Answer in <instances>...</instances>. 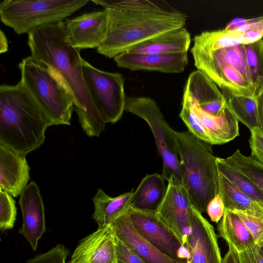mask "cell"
<instances>
[{"mask_svg": "<svg viewBox=\"0 0 263 263\" xmlns=\"http://www.w3.org/2000/svg\"><path fill=\"white\" fill-rule=\"evenodd\" d=\"M27 44L32 59L54 69L69 89L83 130L89 137H99L106 122L86 85L80 50L73 47L66 38L64 22L35 27L28 33Z\"/></svg>", "mask_w": 263, "mask_h": 263, "instance_id": "6da1fadb", "label": "cell"}, {"mask_svg": "<svg viewBox=\"0 0 263 263\" xmlns=\"http://www.w3.org/2000/svg\"><path fill=\"white\" fill-rule=\"evenodd\" d=\"M106 14L104 40L98 53L108 58L127 52L133 46L164 32L183 27L187 16L167 10L148 0H91Z\"/></svg>", "mask_w": 263, "mask_h": 263, "instance_id": "7a4b0ae2", "label": "cell"}, {"mask_svg": "<svg viewBox=\"0 0 263 263\" xmlns=\"http://www.w3.org/2000/svg\"><path fill=\"white\" fill-rule=\"evenodd\" d=\"M51 123L20 82L0 86V144L26 155L44 142Z\"/></svg>", "mask_w": 263, "mask_h": 263, "instance_id": "3957f363", "label": "cell"}, {"mask_svg": "<svg viewBox=\"0 0 263 263\" xmlns=\"http://www.w3.org/2000/svg\"><path fill=\"white\" fill-rule=\"evenodd\" d=\"M182 184L200 213L219 193L218 171L211 147L189 131L176 132Z\"/></svg>", "mask_w": 263, "mask_h": 263, "instance_id": "277c9868", "label": "cell"}, {"mask_svg": "<svg viewBox=\"0 0 263 263\" xmlns=\"http://www.w3.org/2000/svg\"><path fill=\"white\" fill-rule=\"evenodd\" d=\"M194 65L205 74L228 97H255L248 70L244 44L211 49L192 46Z\"/></svg>", "mask_w": 263, "mask_h": 263, "instance_id": "5b68a950", "label": "cell"}, {"mask_svg": "<svg viewBox=\"0 0 263 263\" xmlns=\"http://www.w3.org/2000/svg\"><path fill=\"white\" fill-rule=\"evenodd\" d=\"M20 81L40 106L51 125H70L73 97L57 72L35 62L31 56L18 64Z\"/></svg>", "mask_w": 263, "mask_h": 263, "instance_id": "8992f818", "label": "cell"}, {"mask_svg": "<svg viewBox=\"0 0 263 263\" xmlns=\"http://www.w3.org/2000/svg\"><path fill=\"white\" fill-rule=\"evenodd\" d=\"M89 0H4L0 3L1 22L21 35L36 27L62 21Z\"/></svg>", "mask_w": 263, "mask_h": 263, "instance_id": "52a82bcc", "label": "cell"}, {"mask_svg": "<svg viewBox=\"0 0 263 263\" xmlns=\"http://www.w3.org/2000/svg\"><path fill=\"white\" fill-rule=\"evenodd\" d=\"M125 110L143 119L150 127L158 152L162 159L161 175L164 179L182 184L177 132L168 125L155 101L146 97L126 96Z\"/></svg>", "mask_w": 263, "mask_h": 263, "instance_id": "ba28073f", "label": "cell"}, {"mask_svg": "<svg viewBox=\"0 0 263 263\" xmlns=\"http://www.w3.org/2000/svg\"><path fill=\"white\" fill-rule=\"evenodd\" d=\"M83 72L92 101L106 123H115L125 111L124 78L118 72L98 69L83 59Z\"/></svg>", "mask_w": 263, "mask_h": 263, "instance_id": "9c48e42d", "label": "cell"}, {"mask_svg": "<svg viewBox=\"0 0 263 263\" xmlns=\"http://www.w3.org/2000/svg\"><path fill=\"white\" fill-rule=\"evenodd\" d=\"M127 212L139 233L162 253L177 263L189 262L188 249L156 212L129 207Z\"/></svg>", "mask_w": 263, "mask_h": 263, "instance_id": "30bf717a", "label": "cell"}, {"mask_svg": "<svg viewBox=\"0 0 263 263\" xmlns=\"http://www.w3.org/2000/svg\"><path fill=\"white\" fill-rule=\"evenodd\" d=\"M192 205L183 185L170 180L165 195L156 211L157 215L176 234L185 246L191 231Z\"/></svg>", "mask_w": 263, "mask_h": 263, "instance_id": "8fae6325", "label": "cell"}, {"mask_svg": "<svg viewBox=\"0 0 263 263\" xmlns=\"http://www.w3.org/2000/svg\"><path fill=\"white\" fill-rule=\"evenodd\" d=\"M191 226L186 243L190 254L188 263H222L214 227L193 205Z\"/></svg>", "mask_w": 263, "mask_h": 263, "instance_id": "7c38bea8", "label": "cell"}, {"mask_svg": "<svg viewBox=\"0 0 263 263\" xmlns=\"http://www.w3.org/2000/svg\"><path fill=\"white\" fill-rule=\"evenodd\" d=\"M66 38L80 50L98 48L106 31V14L104 10L85 13L64 22Z\"/></svg>", "mask_w": 263, "mask_h": 263, "instance_id": "4fadbf2b", "label": "cell"}, {"mask_svg": "<svg viewBox=\"0 0 263 263\" xmlns=\"http://www.w3.org/2000/svg\"><path fill=\"white\" fill-rule=\"evenodd\" d=\"M68 263H116V235L110 224L82 239Z\"/></svg>", "mask_w": 263, "mask_h": 263, "instance_id": "5bb4252c", "label": "cell"}, {"mask_svg": "<svg viewBox=\"0 0 263 263\" xmlns=\"http://www.w3.org/2000/svg\"><path fill=\"white\" fill-rule=\"evenodd\" d=\"M23 224L18 233L35 251L39 240L46 231L45 208L40 190L35 181H31L23 190L19 199Z\"/></svg>", "mask_w": 263, "mask_h": 263, "instance_id": "9a60e30c", "label": "cell"}, {"mask_svg": "<svg viewBox=\"0 0 263 263\" xmlns=\"http://www.w3.org/2000/svg\"><path fill=\"white\" fill-rule=\"evenodd\" d=\"M114 59L117 66L120 68L167 73L183 72L189 62L187 53L132 54L125 52L117 55Z\"/></svg>", "mask_w": 263, "mask_h": 263, "instance_id": "2e32d148", "label": "cell"}, {"mask_svg": "<svg viewBox=\"0 0 263 263\" xmlns=\"http://www.w3.org/2000/svg\"><path fill=\"white\" fill-rule=\"evenodd\" d=\"M30 170L26 155L0 144V190L20 195L28 184Z\"/></svg>", "mask_w": 263, "mask_h": 263, "instance_id": "e0dca14e", "label": "cell"}, {"mask_svg": "<svg viewBox=\"0 0 263 263\" xmlns=\"http://www.w3.org/2000/svg\"><path fill=\"white\" fill-rule=\"evenodd\" d=\"M115 235L145 263H177L158 250L141 235L133 224L127 211L110 223Z\"/></svg>", "mask_w": 263, "mask_h": 263, "instance_id": "ac0fdd59", "label": "cell"}, {"mask_svg": "<svg viewBox=\"0 0 263 263\" xmlns=\"http://www.w3.org/2000/svg\"><path fill=\"white\" fill-rule=\"evenodd\" d=\"M191 39L184 27L173 29L133 46L127 52L132 54H175L187 53Z\"/></svg>", "mask_w": 263, "mask_h": 263, "instance_id": "d6986e66", "label": "cell"}, {"mask_svg": "<svg viewBox=\"0 0 263 263\" xmlns=\"http://www.w3.org/2000/svg\"><path fill=\"white\" fill-rule=\"evenodd\" d=\"M192 103L202 125L216 144L229 142L239 135L238 121L228 105L221 115L216 117L206 113L196 104Z\"/></svg>", "mask_w": 263, "mask_h": 263, "instance_id": "ffe728a7", "label": "cell"}, {"mask_svg": "<svg viewBox=\"0 0 263 263\" xmlns=\"http://www.w3.org/2000/svg\"><path fill=\"white\" fill-rule=\"evenodd\" d=\"M165 180L162 175H147L133 193L130 208L156 212L166 192Z\"/></svg>", "mask_w": 263, "mask_h": 263, "instance_id": "44dd1931", "label": "cell"}, {"mask_svg": "<svg viewBox=\"0 0 263 263\" xmlns=\"http://www.w3.org/2000/svg\"><path fill=\"white\" fill-rule=\"evenodd\" d=\"M134 192L112 197L99 189L92 198L95 211L92 218L98 227L109 224L130 206Z\"/></svg>", "mask_w": 263, "mask_h": 263, "instance_id": "7402d4cb", "label": "cell"}, {"mask_svg": "<svg viewBox=\"0 0 263 263\" xmlns=\"http://www.w3.org/2000/svg\"><path fill=\"white\" fill-rule=\"evenodd\" d=\"M217 230L219 236L237 253L244 251L255 244L239 217L228 209H225L224 214L218 223Z\"/></svg>", "mask_w": 263, "mask_h": 263, "instance_id": "603a6c76", "label": "cell"}, {"mask_svg": "<svg viewBox=\"0 0 263 263\" xmlns=\"http://www.w3.org/2000/svg\"><path fill=\"white\" fill-rule=\"evenodd\" d=\"M219 194L224 208L263 214V204L253 200L218 172Z\"/></svg>", "mask_w": 263, "mask_h": 263, "instance_id": "cb8c5ba5", "label": "cell"}, {"mask_svg": "<svg viewBox=\"0 0 263 263\" xmlns=\"http://www.w3.org/2000/svg\"><path fill=\"white\" fill-rule=\"evenodd\" d=\"M227 105L238 121L250 130L260 128L257 98L243 95H230Z\"/></svg>", "mask_w": 263, "mask_h": 263, "instance_id": "d4e9b609", "label": "cell"}, {"mask_svg": "<svg viewBox=\"0 0 263 263\" xmlns=\"http://www.w3.org/2000/svg\"><path fill=\"white\" fill-rule=\"evenodd\" d=\"M218 171L253 200L263 204V193L246 176L229 164L224 158L216 157Z\"/></svg>", "mask_w": 263, "mask_h": 263, "instance_id": "484cf974", "label": "cell"}, {"mask_svg": "<svg viewBox=\"0 0 263 263\" xmlns=\"http://www.w3.org/2000/svg\"><path fill=\"white\" fill-rule=\"evenodd\" d=\"M244 47L255 97L257 98L263 92V40L244 44Z\"/></svg>", "mask_w": 263, "mask_h": 263, "instance_id": "4316f807", "label": "cell"}, {"mask_svg": "<svg viewBox=\"0 0 263 263\" xmlns=\"http://www.w3.org/2000/svg\"><path fill=\"white\" fill-rule=\"evenodd\" d=\"M232 166L248 177L263 193V164L252 157L246 156L237 149L225 158Z\"/></svg>", "mask_w": 263, "mask_h": 263, "instance_id": "83f0119b", "label": "cell"}, {"mask_svg": "<svg viewBox=\"0 0 263 263\" xmlns=\"http://www.w3.org/2000/svg\"><path fill=\"white\" fill-rule=\"evenodd\" d=\"M179 117L188 128L189 131L195 137L209 144H216L209 133L202 125L193 108L190 99L184 93L183 95L182 108Z\"/></svg>", "mask_w": 263, "mask_h": 263, "instance_id": "f1b7e54d", "label": "cell"}, {"mask_svg": "<svg viewBox=\"0 0 263 263\" xmlns=\"http://www.w3.org/2000/svg\"><path fill=\"white\" fill-rule=\"evenodd\" d=\"M231 211L236 214L243 223L255 243L259 246H263V214L237 210Z\"/></svg>", "mask_w": 263, "mask_h": 263, "instance_id": "f546056e", "label": "cell"}, {"mask_svg": "<svg viewBox=\"0 0 263 263\" xmlns=\"http://www.w3.org/2000/svg\"><path fill=\"white\" fill-rule=\"evenodd\" d=\"M13 197L0 190V229L2 231L12 229L16 220L17 209Z\"/></svg>", "mask_w": 263, "mask_h": 263, "instance_id": "4dcf8cb0", "label": "cell"}, {"mask_svg": "<svg viewBox=\"0 0 263 263\" xmlns=\"http://www.w3.org/2000/svg\"><path fill=\"white\" fill-rule=\"evenodd\" d=\"M116 263H145L126 243L116 236Z\"/></svg>", "mask_w": 263, "mask_h": 263, "instance_id": "1f68e13d", "label": "cell"}, {"mask_svg": "<svg viewBox=\"0 0 263 263\" xmlns=\"http://www.w3.org/2000/svg\"><path fill=\"white\" fill-rule=\"evenodd\" d=\"M250 133L251 156L263 164V134L259 128L250 130Z\"/></svg>", "mask_w": 263, "mask_h": 263, "instance_id": "d6a6232c", "label": "cell"}, {"mask_svg": "<svg viewBox=\"0 0 263 263\" xmlns=\"http://www.w3.org/2000/svg\"><path fill=\"white\" fill-rule=\"evenodd\" d=\"M238 263H263V246L256 244L247 250L237 253Z\"/></svg>", "mask_w": 263, "mask_h": 263, "instance_id": "836d02e7", "label": "cell"}, {"mask_svg": "<svg viewBox=\"0 0 263 263\" xmlns=\"http://www.w3.org/2000/svg\"><path fill=\"white\" fill-rule=\"evenodd\" d=\"M224 210L223 202L218 193L209 202L206 211L211 221L218 223L224 214Z\"/></svg>", "mask_w": 263, "mask_h": 263, "instance_id": "e575fe53", "label": "cell"}, {"mask_svg": "<svg viewBox=\"0 0 263 263\" xmlns=\"http://www.w3.org/2000/svg\"><path fill=\"white\" fill-rule=\"evenodd\" d=\"M228 246L229 249L222 259V263H238L237 252L233 247Z\"/></svg>", "mask_w": 263, "mask_h": 263, "instance_id": "d590c367", "label": "cell"}, {"mask_svg": "<svg viewBox=\"0 0 263 263\" xmlns=\"http://www.w3.org/2000/svg\"><path fill=\"white\" fill-rule=\"evenodd\" d=\"M260 130L263 134V92L257 97Z\"/></svg>", "mask_w": 263, "mask_h": 263, "instance_id": "8d00e7d4", "label": "cell"}, {"mask_svg": "<svg viewBox=\"0 0 263 263\" xmlns=\"http://www.w3.org/2000/svg\"><path fill=\"white\" fill-rule=\"evenodd\" d=\"M8 49V44L7 37L4 32L1 30L0 33V53L7 52Z\"/></svg>", "mask_w": 263, "mask_h": 263, "instance_id": "74e56055", "label": "cell"}]
</instances>
